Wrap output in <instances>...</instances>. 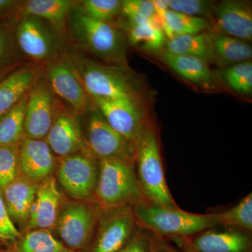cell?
Instances as JSON below:
<instances>
[{
  "mask_svg": "<svg viewBox=\"0 0 252 252\" xmlns=\"http://www.w3.org/2000/svg\"><path fill=\"white\" fill-rule=\"evenodd\" d=\"M212 19L217 32L243 41L252 38V9L249 3L224 1L215 5Z\"/></svg>",
  "mask_w": 252,
  "mask_h": 252,
  "instance_id": "2e32d148",
  "label": "cell"
},
{
  "mask_svg": "<svg viewBox=\"0 0 252 252\" xmlns=\"http://www.w3.org/2000/svg\"><path fill=\"white\" fill-rule=\"evenodd\" d=\"M149 252H180L170 245L165 243L163 239L158 238L154 235L153 241Z\"/></svg>",
  "mask_w": 252,
  "mask_h": 252,
  "instance_id": "74e56055",
  "label": "cell"
},
{
  "mask_svg": "<svg viewBox=\"0 0 252 252\" xmlns=\"http://www.w3.org/2000/svg\"><path fill=\"white\" fill-rule=\"evenodd\" d=\"M153 3L154 9L159 17H161L165 11L169 9L170 0H154Z\"/></svg>",
  "mask_w": 252,
  "mask_h": 252,
  "instance_id": "ab89813d",
  "label": "cell"
},
{
  "mask_svg": "<svg viewBox=\"0 0 252 252\" xmlns=\"http://www.w3.org/2000/svg\"><path fill=\"white\" fill-rule=\"evenodd\" d=\"M137 228L133 207L102 210L89 252H118Z\"/></svg>",
  "mask_w": 252,
  "mask_h": 252,
  "instance_id": "8fae6325",
  "label": "cell"
},
{
  "mask_svg": "<svg viewBox=\"0 0 252 252\" xmlns=\"http://www.w3.org/2000/svg\"><path fill=\"white\" fill-rule=\"evenodd\" d=\"M160 18L162 31L168 39L175 35L200 34L211 26L208 18L188 16L170 9Z\"/></svg>",
  "mask_w": 252,
  "mask_h": 252,
  "instance_id": "d4e9b609",
  "label": "cell"
},
{
  "mask_svg": "<svg viewBox=\"0 0 252 252\" xmlns=\"http://www.w3.org/2000/svg\"><path fill=\"white\" fill-rule=\"evenodd\" d=\"M100 212L95 202L63 203L54 228L60 241L72 251L84 252L94 238Z\"/></svg>",
  "mask_w": 252,
  "mask_h": 252,
  "instance_id": "8992f818",
  "label": "cell"
},
{
  "mask_svg": "<svg viewBox=\"0 0 252 252\" xmlns=\"http://www.w3.org/2000/svg\"><path fill=\"white\" fill-rule=\"evenodd\" d=\"M21 4V1L0 0V18L11 14L15 10H18Z\"/></svg>",
  "mask_w": 252,
  "mask_h": 252,
  "instance_id": "f35d334b",
  "label": "cell"
},
{
  "mask_svg": "<svg viewBox=\"0 0 252 252\" xmlns=\"http://www.w3.org/2000/svg\"><path fill=\"white\" fill-rule=\"evenodd\" d=\"M14 37L21 54L34 62L49 63L64 49V36L36 16H21L14 26Z\"/></svg>",
  "mask_w": 252,
  "mask_h": 252,
  "instance_id": "52a82bcc",
  "label": "cell"
},
{
  "mask_svg": "<svg viewBox=\"0 0 252 252\" xmlns=\"http://www.w3.org/2000/svg\"><path fill=\"white\" fill-rule=\"evenodd\" d=\"M215 4L203 0H170L169 9L188 16L212 17Z\"/></svg>",
  "mask_w": 252,
  "mask_h": 252,
  "instance_id": "e575fe53",
  "label": "cell"
},
{
  "mask_svg": "<svg viewBox=\"0 0 252 252\" xmlns=\"http://www.w3.org/2000/svg\"><path fill=\"white\" fill-rule=\"evenodd\" d=\"M207 34L211 44L214 61L234 64L252 59V46L245 41L217 32Z\"/></svg>",
  "mask_w": 252,
  "mask_h": 252,
  "instance_id": "603a6c76",
  "label": "cell"
},
{
  "mask_svg": "<svg viewBox=\"0 0 252 252\" xmlns=\"http://www.w3.org/2000/svg\"><path fill=\"white\" fill-rule=\"evenodd\" d=\"M59 159L56 180L64 193L74 200L95 202L99 160L88 149Z\"/></svg>",
  "mask_w": 252,
  "mask_h": 252,
  "instance_id": "ba28073f",
  "label": "cell"
},
{
  "mask_svg": "<svg viewBox=\"0 0 252 252\" xmlns=\"http://www.w3.org/2000/svg\"><path fill=\"white\" fill-rule=\"evenodd\" d=\"M67 26L81 49L106 62L124 65L127 37L122 31L109 23L90 17L75 5Z\"/></svg>",
  "mask_w": 252,
  "mask_h": 252,
  "instance_id": "3957f363",
  "label": "cell"
},
{
  "mask_svg": "<svg viewBox=\"0 0 252 252\" xmlns=\"http://www.w3.org/2000/svg\"><path fill=\"white\" fill-rule=\"evenodd\" d=\"M19 160L21 175L39 185L53 177L56 169L54 154L44 140L25 137L20 144Z\"/></svg>",
  "mask_w": 252,
  "mask_h": 252,
  "instance_id": "e0dca14e",
  "label": "cell"
},
{
  "mask_svg": "<svg viewBox=\"0 0 252 252\" xmlns=\"http://www.w3.org/2000/svg\"><path fill=\"white\" fill-rule=\"evenodd\" d=\"M75 1L68 0H29L20 5L21 16H32L49 23L60 34L64 35L69 15Z\"/></svg>",
  "mask_w": 252,
  "mask_h": 252,
  "instance_id": "44dd1931",
  "label": "cell"
},
{
  "mask_svg": "<svg viewBox=\"0 0 252 252\" xmlns=\"http://www.w3.org/2000/svg\"><path fill=\"white\" fill-rule=\"evenodd\" d=\"M20 237L21 233L9 216L0 190V240L16 242Z\"/></svg>",
  "mask_w": 252,
  "mask_h": 252,
  "instance_id": "d590c367",
  "label": "cell"
},
{
  "mask_svg": "<svg viewBox=\"0 0 252 252\" xmlns=\"http://www.w3.org/2000/svg\"><path fill=\"white\" fill-rule=\"evenodd\" d=\"M165 33L161 28L152 23L136 25L129 27L127 40L131 45H140L142 49L158 51L165 44Z\"/></svg>",
  "mask_w": 252,
  "mask_h": 252,
  "instance_id": "f1b7e54d",
  "label": "cell"
},
{
  "mask_svg": "<svg viewBox=\"0 0 252 252\" xmlns=\"http://www.w3.org/2000/svg\"><path fill=\"white\" fill-rule=\"evenodd\" d=\"M44 79L56 97L66 102L78 115H84L92 105V99L67 54L46 63Z\"/></svg>",
  "mask_w": 252,
  "mask_h": 252,
  "instance_id": "30bf717a",
  "label": "cell"
},
{
  "mask_svg": "<svg viewBox=\"0 0 252 252\" xmlns=\"http://www.w3.org/2000/svg\"><path fill=\"white\" fill-rule=\"evenodd\" d=\"M86 117V145L98 160L121 159L135 161V146L114 130L94 102Z\"/></svg>",
  "mask_w": 252,
  "mask_h": 252,
  "instance_id": "9c48e42d",
  "label": "cell"
},
{
  "mask_svg": "<svg viewBox=\"0 0 252 252\" xmlns=\"http://www.w3.org/2000/svg\"><path fill=\"white\" fill-rule=\"evenodd\" d=\"M39 185L21 175L1 190L10 217L21 228L27 226Z\"/></svg>",
  "mask_w": 252,
  "mask_h": 252,
  "instance_id": "d6986e66",
  "label": "cell"
},
{
  "mask_svg": "<svg viewBox=\"0 0 252 252\" xmlns=\"http://www.w3.org/2000/svg\"><path fill=\"white\" fill-rule=\"evenodd\" d=\"M133 210L137 226L163 240L167 238L178 241L218 225L215 214L190 213L145 200L135 205Z\"/></svg>",
  "mask_w": 252,
  "mask_h": 252,
  "instance_id": "7a4b0ae2",
  "label": "cell"
},
{
  "mask_svg": "<svg viewBox=\"0 0 252 252\" xmlns=\"http://www.w3.org/2000/svg\"><path fill=\"white\" fill-rule=\"evenodd\" d=\"M217 224L251 233L252 230V193H249L235 206L226 211L215 214Z\"/></svg>",
  "mask_w": 252,
  "mask_h": 252,
  "instance_id": "83f0119b",
  "label": "cell"
},
{
  "mask_svg": "<svg viewBox=\"0 0 252 252\" xmlns=\"http://www.w3.org/2000/svg\"><path fill=\"white\" fill-rule=\"evenodd\" d=\"M160 59L172 71L189 82L205 87L215 84V74L203 60L188 55L172 54L164 50Z\"/></svg>",
  "mask_w": 252,
  "mask_h": 252,
  "instance_id": "7402d4cb",
  "label": "cell"
},
{
  "mask_svg": "<svg viewBox=\"0 0 252 252\" xmlns=\"http://www.w3.org/2000/svg\"><path fill=\"white\" fill-rule=\"evenodd\" d=\"M176 243L185 252H252V250L250 233L230 228H210Z\"/></svg>",
  "mask_w": 252,
  "mask_h": 252,
  "instance_id": "9a60e30c",
  "label": "cell"
},
{
  "mask_svg": "<svg viewBox=\"0 0 252 252\" xmlns=\"http://www.w3.org/2000/svg\"><path fill=\"white\" fill-rule=\"evenodd\" d=\"M91 99L109 125L135 146L150 122L140 98Z\"/></svg>",
  "mask_w": 252,
  "mask_h": 252,
  "instance_id": "7c38bea8",
  "label": "cell"
},
{
  "mask_svg": "<svg viewBox=\"0 0 252 252\" xmlns=\"http://www.w3.org/2000/svg\"><path fill=\"white\" fill-rule=\"evenodd\" d=\"M67 56L91 98H140L137 81L123 66L106 65L74 51Z\"/></svg>",
  "mask_w": 252,
  "mask_h": 252,
  "instance_id": "277c9868",
  "label": "cell"
},
{
  "mask_svg": "<svg viewBox=\"0 0 252 252\" xmlns=\"http://www.w3.org/2000/svg\"><path fill=\"white\" fill-rule=\"evenodd\" d=\"M18 145L0 146V190L21 175Z\"/></svg>",
  "mask_w": 252,
  "mask_h": 252,
  "instance_id": "d6a6232c",
  "label": "cell"
},
{
  "mask_svg": "<svg viewBox=\"0 0 252 252\" xmlns=\"http://www.w3.org/2000/svg\"></svg>",
  "mask_w": 252,
  "mask_h": 252,
  "instance_id": "60d3db41",
  "label": "cell"
},
{
  "mask_svg": "<svg viewBox=\"0 0 252 252\" xmlns=\"http://www.w3.org/2000/svg\"><path fill=\"white\" fill-rule=\"evenodd\" d=\"M56 99L44 78L39 77L28 94L25 118L26 137L45 139L54 122Z\"/></svg>",
  "mask_w": 252,
  "mask_h": 252,
  "instance_id": "5bb4252c",
  "label": "cell"
},
{
  "mask_svg": "<svg viewBox=\"0 0 252 252\" xmlns=\"http://www.w3.org/2000/svg\"><path fill=\"white\" fill-rule=\"evenodd\" d=\"M28 99V94L0 117V146L18 145L26 137L25 118Z\"/></svg>",
  "mask_w": 252,
  "mask_h": 252,
  "instance_id": "484cf974",
  "label": "cell"
},
{
  "mask_svg": "<svg viewBox=\"0 0 252 252\" xmlns=\"http://www.w3.org/2000/svg\"><path fill=\"white\" fill-rule=\"evenodd\" d=\"M153 239L152 233L137 226L129 241L118 252H149Z\"/></svg>",
  "mask_w": 252,
  "mask_h": 252,
  "instance_id": "8d00e7d4",
  "label": "cell"
},
{
  "mask_svg": "<svg viewBox=\"0 0 252 252\" xmlns=\"http://www.w3.org/2000/svg\"><path fill=\"white\" fill-rule=\"evenodd\" d=\"M223 78L232 90L244 95L252 92V63L246 61L232 64L225 69Z\"/></svg>",
  "mask_w": 252,
  "mask_h": 252,
  "instance_id": "1f68e13d",
  "label": "cell"
},
{
  "mask_svg": "<svg viewBox=\"0 0 252 252\" xmlns=\"http://www.w3.org/2000/svg\"><path fill=\"white\" fill-rule=\"evenodd\" d=\"M81 8L88 16L109 23L121 14L122 1L120 0H84L80 1Z\"/></svg>",
  "mask_w": 252,
  "mask_h": 252,
  "instance_id": "836d02e7",
  "label": "cell"
},
{
  "mask_svg": "<svg viewBox=\"0 0 252 252\" xmlns=\"http://www.w3.org/2000/svg\"><path fill=\"white\" fill-rule=\"evenodd\" d=\"M51 233L50 230H28L20 237L13 252H73Z\"/></svg>",
  "mask_w": 252,
  "mask_h": 252,
  "instance_id": "4316f807",
  "label": "cell"
},
{
  "mask_svg": "<svg viewBox=\"0 0 252 252\" xmlns=\"http://www.w3.org/2000/svg\"><path fill=\"white\" fill-rule=\"evenodd\" d=\"M54 177H50L38 187L37 193L26 229L51 231L56 226L63 204V193Z\"/></svg>",
  "mask_w": 252,
  "mask_h": 252,
  "instance_id": "ac0fdd59",
  "label": "cell"
},
{
  "mask_svg": "<svg viewBox=\"0 0 252 252\" xmlns=\"http://www.w3.org/2000/svg\"><path fill=\"white\" fill-rule=\"evenodd\" d=\"M135 167L145 201L168 208H180L167 186L158 133L152 122L144 127L135 144Z\"/></svg>",
  "mask_w": 252,
  "mask_h": 252,
  "instance_id": "6da1fadb",
  "label": "cell"
},
{
  "mask_svg": "<svg viewBox=\"0 0 252 252\" xmlns=\"http://www.w3.org/2000/svg\"><path fill=\"white\" fill-rule=\"evenodd\" d=\"M164 51L172 54L188 55L209 63L214 61L211 44L207 33L175 35L167 41Z\"/></svg>",
  "mask_w": 252,
  "mask_h": 252,
  "instance_id": "cb8c5ba5",
  "label": "cell"
},
{
  "mask_svg": "<svg viewBox=\"0 0 252 252\" xmlns=\"http://www.w3.org/2000/svg\"><path fill=\"white\" fill-rule=\"evenodd\" d=\"M39 79L37 71L21 67L11 71L0 80V117L19 103Z\"/></svg>",
  "mask_w": 252,
  "mask_h": 252,
  "instance_id": "ffe728a7",
  "label": "cell"
},
{
  "mask_svg": "<svg viewBox=\"0 0 252 252\" xmlns=\"http://www.w3.org/2000/svg\"><path fill=\"white\" fill-rule=\"evenodd\" d=\"M79 116L56 99L54 122L44 140L59 158L88 149Z\"/></svg>",
  "mask_w": 252,
  "mask_h": 252,
  "instance_id": "4fadbf2b",
  "label": "cell"
},
{
  "mask_svg": "<svg viewBox=\"0 0 252 252\" xmlns=\"http://www.w3.org/2000/svg\"><path fill=\"white\" fill-rule=\"evenodd\" d=\"M21 52L14 37V26L0 23V77L12 69L19 61Z\"/></svg>",
  "mask_w": 252,
  "mask_h": 252,
  "instance_id": "4dcf8cb0",
  "label": "cell"
},
{
  "mask_svg": "<svg viewBox=\"0 0 252 252\" xmlns=\"http://www.w3.org/2000/svg\"><path fill=\"white\" fill-rule=\"evenodd\" d=\"M94 199L102 210L134 207L145 200L136 175L135 161L121 159L99 160Z\"/></svg>",
  "mask_w": 252,
  "mask_h": 252,
  "instance_id": "5b68a950",
  "label": "cell"
},
{
  "mask_svg": "<svg viewBox=\"0 0 252 252\" xmlns=\"http://www.w3.org/2000/svg\"><path fill=\"white\" fill-rule=\"evenodd\" d=\"M121 14L127 18L130 26L152 23L162 28L161 19L156 12L153 3L148 0H125L122 1Z\"/></svg>",
  "mask_w": 252,
  "mask_h": 252,
  "instance_id": "f546056e",
  "label": "cell"
}]
</instances>
